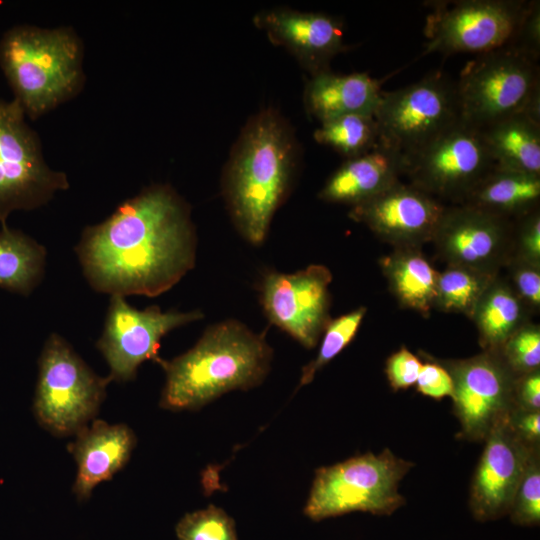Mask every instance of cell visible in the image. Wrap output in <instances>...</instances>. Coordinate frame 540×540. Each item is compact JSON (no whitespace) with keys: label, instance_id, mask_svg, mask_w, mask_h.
Returning a JSON list of instances; mask_svg holds the SVG:
<instances>
[{"label":"cell","instance_id":"ac0fdd59","mask_svg":"<svg viewBox=\"0 0 540 540\" xmlns=\"http://www.w3.org/2000/svg\"><path fill=\"white\" fill-rule=\"evenodd\" d=\"M254 23L311 76L329 71L331 60L346 49L343 22L327 13L273 8L256 14Z\"/></svg>","mask_w":540,"mask_h":540},{"label":"cell","instance_id":"1f68e13d","mask_svg":"<svg viewBox=\"0 0 540 540\" xmlns=\"http://www.w3.org/2000/svg\"><path fill=\"white\" fill-rule=\"evenodd\" d=\"M538 450L532 454L529 460L509 512L511 520L522 526H535L540 522V461Z\"/></svg>","mask_w":540,"mask_h":540},{"label":"cell","instance_id":"f1b7e54d","mask_svg":"<svg viewBox=\"0 0 540 540\" xmlns=\"http://www.w3.org/2000/svg\"><path fill=\"white\" fill-rule=\"evenodd\" d=\"M366 312L367 308L361 306L330 320L321 336L316 357L302 368L298 388L311 383L316 373L353 340Z\"/></svg>","mask_w":540,"mask_h":540},{"label":"cell","instance_id":"30bf717a","mask_svg":"<svg viewBox=\"0 0 540 540\" xmlns=\"http://www.w3.org/2000/svg\"><path fill=\"white\" fill-rule=\"evenodd\" d=\"M528 0L431 1L422 56L483 54L505 46Z\"/></svg>","mask_w":540,"mask_h":540},{"label":"cell","instance_id":"e0dca14e","mask_svg":"<svg viewBox=\"0 0 540 540\" xmlns=\"http://www.w3.org/2000/svg\"><path fill=\"white\" fill-rule=\"evenodd\" d=\"M484 440L469 501L471 512L479 521L495 520L510 512L529 460L539 449L515 433L508 417L497 423Z\"/></svg>","mask_w":540,"mask_h":540},{"label":"cell","instance_id":"484cf974","mask_svg":"<svg viewBox=\"0 0 540 540\" xmlns=\"http://www.w3.org/2000/svg\"><path fill=\"white\" fill-rule=\"evenodd\" d=\"M46 249L20 230H0V288L28 296L41 282Z\"/></svg>","mask_w":540,"mask_h":540},{"label":"cell","instance_id":"9a60e30c","mask_svg":"<svg viewBox=\"0 0 540 540\" xmlns=\"http://www.w3.org/2000/svg\"><path fill=\"white\" fill-rule=\"evenodd\" d=\"M512 235V220L459 204L445 208L432 241L448 265L497 275Z\"/></svg>","mask_w":540,"mask_h":540},{"label":"cell","instance_id":"4316f807","mask_svg":"<svg viewBox=\"0 0 540 540\" xmlns=\"http://www.w3.org/2000/svg\"><path fill=\"white\" fill-rule=\"evenodd\" d=\"M314 139L331 147L345 159L365 154L379 144L374 115L349 114L323 123L314 131Z\"/></svg>","mask_w":540,"mask_h":540},{"label":"cell","instance_id":"5b68a950","mask_svg":"<svg viewBox=\"0 0 540 540\" xmlns=\"http://www.w3.org/2000/svg\"><path fill=\"white\" fill-rule=\"evenodd\" d=\"M413 466L386 448L321 467L303 512L313 521L357 511L390 515L405 503L399 482Z\"/></svg>","mask_w":540,"mask_h":540},{"label":"cell","instance_id":"603a6c76","mask_svg":"<svg viewBox=\"0 0 540 540\" xmlns=\"http://www.w3.org/2000/svg\"><path fill=\"white\" fill-rule=\"evenodd\" d=\"M379 264L401 307L428 316L434 308L439 273L419 247L395 248Z\"/></svg>","mask_w":540,"mask_h":540},{"label":"cell","instance_id":"7402d4cb","mask_svg":"<svg viewBox=\"0 0 540 540\" xmlns=\"http://www.w3.org/2000/svg\"><path fill=\"white\" fill-rule=\"evenodd\" d=\"M540 176L493 165L461 205L512 220L538 209Z\"/></svg>","mask_w":540,"mask_h":540},{"label":"cell","instance_id":"74e56055","mask_svg":"<svg viewBox=\"0 0 540 540\" xmlns=\"http://www.w3.org/2000/svg\"><path fill=\"white\" fill-rule=\"evenodd\" d=\"M515 408L523 411L540 410V371L517 376L514 387Z\"/></svg>","mask_w":540,"mask_h":540},{"label":"cell","instance_id":"2e32d148","mask_svg":"<svg viewBox=\"0 0 540 540\" xmlns=\"http://www.w3.org/2000/svg\"><path fill=\"white\" fill-rule=\"evenodd\" d=\"M445 208L437 198L398 181L351 207L349 217L395 248L419 247L433 240Z\"/></svg>","mask_w":540,"mask_h":540},{"label":"cell","instance_id":"277c9868","mask_svg":"<svg viewBox=\"0 0 540 540\" xmlns=\"http://www.w3.org/2000/svg\"><path fill=\"white\" fill-rule=\"evenodd\" d=\"M0 67L32 120L75 97L85 81L83 45L71 27H11L0 39Z\"/></svg>","mask_w":540,"mask_h":540},{"label":"cell","instance_id":"d4e9b609","mask_svg":"<svg viewBox=\"0 0 540 540\" xmlns=\"http://www.w3.org/2000/svg\"><path fill=\"white\" fill-rule=\"evenodd\" d=\"M527 306L511 285L497 277L477 302L470 318L484 351L499 352L508 338L526 323Z\"/></svg>","mask_w":540,"mask_h":540},{"label":"cell","instance_id":"8fae6325","mask_svg":"<svg viewBox=\"0 0 540 540\" xmlns=\"http://www.w3.org/2000/svg\"><path fill=\"white\" fill-rule=\"evenodd\" d=\"M203 317L200 310L164 312L157 305L139 310L125 297L112 295L104 329L96 344L110 368V380H133L144 361L158 362L162 337Z\"/></svg>","mask_w":540,"mask_h":540},{"label":"cell","instance_id":"52a82bcc","mask_svg":"<svg viewBox=\"0 0 540 540\" xmlns=\"http://www.w3.org/2000/svg\"><path fill=\"white\" fill-rule=\"evenodd\" d=\"M379 144L405 161L460 121L455 82L433 71L402 88L382 92L374 113Z\"/></svg>","mask_w":540,"mask_h":540},{"label":"cell","instance_id":"ba28073f","mask_svg":"<svg viewBox=\"0 0 540 540\" xmlns=\"http://www.w3.org/2000/svg\"><path fill=\"white\" fill-rule=\"evenodd\" d=\"M538 87V62L504 46L476 55L455 82L460 121L482 130L520 113Z\"/></svg>","mask_w":540,"mask_h":540},{"label":"cell","instance_id":"3957f363","mask_svg":"<svg viewBox=\"0 0 540 540\" xmlns=\"http://www.w3.org/2000/svg\"><path fill=\"white\" fill-rule=\"evenodd\" d=\"M272 355L264 333L236 319L213 324L185 353L158 360L166 376L159 405L198 410L227 392L254 388L268 375Z\"/></svg>","mask_w":540,"mask_h":540},{"label":"cell","instance_id":"7c38bea8","mask_svg":"<svg viewBox=\"0 0 540 540\" xmlns=\"http://www.w3.org/2000/svg\"><path fill=\"white\" fill-rule=\"evenodd\" d=\"M494 163L478 129L459 121L408 161L410 184L461 204Z\"/></svg>","mask_w":540,"mask_h":540},{"label":"cell","instance_id":"5bb4252c","mask_svg":"<svg viewBox=\"0 0 540 540\" xmlns=\"http://www.w3.org/2000/svg\"><path fill=\"white\" fill-rule=\"evenodd\" d=\"M444 367L453 381L451 398L462 437L485 439L490 430L515 408L517 376L497 351L445 361Z\"/></svg>","mask_w":540,"mask_h":540},{"label":"cell","instance_id":"f35d334b","mask_svg":"<svg viewBox=\"0 0 540 540\" xmlns=\"http://www.w3.org/2000/svg\"><path fill=\"white\" fill-rule=\"evenodd\" d=\"M508 422L515 433L526 443L538 446L540 439V412L514 408Z\"/></svg>","mask_w":540,"mask_h":540},{"label":"cell","instance_id":"d590c367","mask_svg":"<svg viewBox=\"0 0 540 540\" xmlns=\"http://www.w3.org/2000/svg\"><path fill=\"white\" fill-rule=\"evenodd\" d=\"M516 244L518 252L516 257L529 263L540 265V214L535 209L515 219Z\"/></svg>","mask_w":540,"mask_h":540},{"label":"cell","instance_id":"7a4b0ae2","mask_svg":"<svg viewBox=\"0 0 540 540\" xmlns=\"http://www.w3.org/2000/svg\"><path fill=\"white\" fill-rule=\"evenodd\" d=\"M300 160L293 128L277 109H262L244 125L223 169L221 192L233 225L248 243L258 246L267 238Z\"/></svg>","mask_w":540,"mask_h":540},{"label":"cell","instance_id":"f546056e","mask_svg":"<svg viewBox=\"0 0 540 540\" xmlns=\"http://www.w3.org/2000/svg\"><path fill=\"white\" fill-rule=\"evenodd\" d=\"M175 531L178 540H238L234 520L214 505L187 513Z\"/></svg>","mask_w":540,"mask_h":540},{"label":"cell","instance_id":"d6986e66","mask_svg":"<svg viewBox=\"0 0 540 540\" xmlns=\"http://www.w3.org/2000/svg\"><path fill=\"white\" fill-rule=\"evenodd\" d=\"M68 446L77 463L73 485L76 497H90L99 483L109 480L128 462L136 445L134 432L125 424H108L94 420L75 434Z\"/></svg>","mask_w":540,"mask_h":540},{"label":"cell","instance_id":"83f0119b","mask_svg":"<svg viewBox=\"0 0 540 540\" xmlns=\"http://www.w3.org/2000/svg\"><path fill=\"white\" fill-rule=\"evenodd\" d=\"M496 277L470 268L448 265L438 275L434 308L471 317L480 297Z\"/></svg>","mask_w":540,"mask_h":540},{"label":"cell","instance_id":"836d02e7","mask_svg":"<svg viewBox=\"0 0 540 540\" xmlns=\"http://www.w3.org/2000/svg\"><path fill=\"white\" fill-rule=\"evenodd\" d=\"M511 287L527 308L540 306V265L515 257L511 260Z\"/></svg>","mask_w":540,"mask_h":540},{"label":"cell","instance_id":"44dd1931","mask_svg":"<svg viewBox=\"0 0 540 540\" xmlns=\"http://www.w3.org/2000/svg\"><path fill=\"white\" fill-rule=\"evenodd\" d=\"M381 83L365 72H321L306 84L305 108L320 123L349 114L374 115L383 92Z\"/></svg>","mask_w":540,"mask_h":540},{"label":"cell","instance_id":"e575fe53","mask_svg":"<svg viewBox=\"0 0 540 540\" xmlns=\"http://www.w3.org/2000/svg\"><path fill=\"white\" fill-rule=\"evenodd\" d=\"M421 366L420 359L405 347L391 354L386 360L385 373L393 391L416 384Z\"/></svg>","mask_w":540,"mask_h":540},{"label":"cell","instance_id":"6da1fadb","mask_svg":"<svg viewBox=\"0 0 540 540\" xmlns=\"http://www.w3.org/2000/svg\"><path fill=\"white\" fill-rule=\"evenodd\" d=\"M75 252L97 292L158 296L196 263L197 234L189 204L167 184H155L83 230Z\"/></svg>","mask_w":540,"mask_h":540},{"label":"cell","instance_id":"9c48e42d","mask_svg":"<svg viewBox=\"0 0 540 540\" xmlns=\"http://www.w3.org/2000/svg\"><path fill=\"white\" fill-rule=\"evenodd\" d=\"M67 175L44 159L40 139L14 100L0 99V223L17 210H33L69 188Z\"/></svg>","mask_w":540,"mask_h":540},{"label":"cell","instance_id":"4fadbf2b","mask_svg":"<svg viewBox=\"0 0 540 540\" xmlns=\"http://www.w3.org/2000/svg\"><path fill=\"white\" fill-rule=\"evenodd\" d=\"M330 270L319 264L294 273L266 271L259 283L268 321L307 349L319 342L330 322Z\"/></svg>","mask_w":540,"mask_h":540},{"label":"cell","instance_id":"4dcf8cb0","mask_svg":"<svg viewBox=\"0 0 540 540\" xmlns=\"http://www.w3.org/2000/svg\"><path fill=\"white\" fill-rule=\"evenodd\" d=\"M499 352L516 376L538 370L540 366L539 326L526 322L508 338Z\"/></svg>","mask_w":540,"mask_h":540},{"label":"cell","instance_id":"cb8c5ba5","mask_svg":"<svg viewBox=\"0 0 540 540\" xmlns=\"http://www.w3.org/2000/svg\"><path fill=\"white\" fill-rule=\"evenodd\" d=\"M479 131L495 166L540 176V124L517 113Z\"/></svg>","mask_w":540,"mask_h":540},{"label":"cell","instance_id":"8992f818","mask_svg":"<svg viewBox=\"0 0 540 540\" xmlns=\"http://www.w3.org/2000/svg\"><path fill=\"white\" fill-rule=\"evenodd\" d=\"M110 381L93 372L62 336L51 333L38 360L36 419L54 435H75L98 413Z\"/></svg>","mask_w":540,"mask_h":540},{"label":"cell","instance_id":"ffe728a7","mask_svg":"<svg viewBox=\"0 0 540 540\" xmlns=\"http://www.w3.org/2000/svg\"><path fill=\"white\" fill-rule=\"evenodd\" d=\"M404 172V159L378 144L365 154L345 159L327 179L318 197L325 202L353 207L400 181Z\"/></svg>","mask_w":540,"mask_h":540},{"label":"cell","instance_id":"d6a6232c","mask_svg":"<svg viewBox=\"0 0 540 540\" xmlns=\"http://www.w3.org/2000/svg\"><path fill=\"white\" fill-rule=\"evenodd\" d=\"M507 47L538 62L540 56V1L529 0L515 26Z\"/></svg>","mask_w":540,"mask_h":540},{"label":"cell","instance_id":"8d00e7d4","mask_svg":"<svg viewBox=\"0 0 540 540\" xmlns=\"http://www.w3.org/2000/svg\"><path fill=\"white\" fill-rule=\"evenodd\" d=\"M417 391L435 400L453 395V381L450 373L437 362L422 364L417 381Z\"/></svg>","mask_w":540,"mask_h":540}]
</instances>
